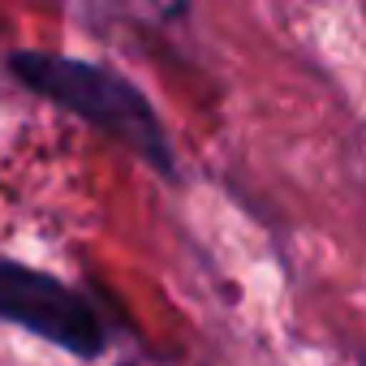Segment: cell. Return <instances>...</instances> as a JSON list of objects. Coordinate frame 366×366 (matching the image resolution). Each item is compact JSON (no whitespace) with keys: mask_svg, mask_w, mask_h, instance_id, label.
I'll return each mask as SVG.
<instances>
[{"mask_svg":"<svg viewBox=\"0 0 366 366\" xmlns=\"http://www.w3.org/2000/svg\"><path fill=\"white\" fill-rule=\"evenodd\" d=\"M5 69H9V78L18 86H26L31 95L56 104L61 112L78 117L95 134L112 138L117 147H125L134 159H142L164 181H177L181 177L172 138H168L155 104L117 65L86 61V56H69V52L18 48V52L5 56Z\"/></svg>","mask_w":366,"mask_h":366,"instance_id":"6da1fadb","label":"cell"},{"mask_svg":"<svg viewBox=\"0 0 366 366\" xmlns=\"http://www.w3.org/2000/svg\"><path fill=\"white\" fill-rule=\"evenodd\" d=\"M0 323L82 362L104 357L112 345V319L91 293L22 259H0Z\"/></svg>","mask_w":366,"mask_h":366,"instance_id":"7a4b0ae2","label":"cell"},{"mask_svg":"<svg viewBox=\"0 0 366 366\" xmlns=\"http://www.w3.org/2000/svg\"><path fill=\"white\" fill-rule=\"evenodd\" d=\"M117 366H164V362H151V357H121Z\"/></svg>","mask_w":366,"mask_h":366,"instance_id":"3957f363","label":"cell"}]
</instances>
